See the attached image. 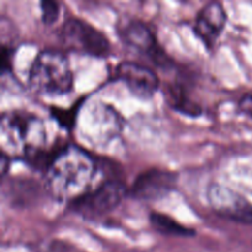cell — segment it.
I'll list each match as a JSON object with an SVG mask.
<instances>
[{
    "label": "cell",
    "mask_w": 252,
    "mask_h": 252,
    "mask_svg": "<svg viewBox=\"0 0 252 252\" xmlns=\"http://www.w3.org/2000/svg\"><path fill=\"white\" fill-rule=\"evenodd\" d=\"M96 174L95 160L76 145L56 152L46 170L49 193L59 201H75L89 191Z\"/></svg>",
    "instance_id": "cell-1"
},
{
    "label": "cell",
    "mask_w": 252,
    "mask_h": 252,
    "mask_svg": "<svg viewBox=\"0 0 252 252\" xmlns=\"http://www.w3.org/2000/svg\"><path fill=\"white\" fill-rule=\"evenodd\" d=\"M1 153L7 157L27 158L46 150V127L36 115L25 111L5 113L0 122Z\"/></svg>",
    "instance_id": "cell-2"
},
{
    "label": "cell",
    "mask_w": 252,
    "mask_h": 252,
    "mask_svg": "<svg viewBox=\"0 0 252 252\" xmlns=\"http://www.w3.org/2000/svg\"><path fill=\"white\" fill-rule=\"evenodd\" d=\"M29 84L42 95H63L73 86V73L62 52L44 49L32 61L29 70Z\"/></svg>",
    "instance_id": "cell-3"
},
{
    "label": "cell",
    "mask_w": 252,
    "mask_h": 252,
    "mask_svg": "<svg viewBox=\"0 0 252 252\" xmlns=\"http://www.w3.org/2000/svg\"><path fill=\"white\" fill-rule=\"evenodd\" d=\"M62 43L70 51L80 52L93 57H106L110 53L107 37L83 19H68L59 33Z\"/></svg>",
    "instance_id": "cell-4"
},
{
    "label": "cell",
    "mask_w": 252,
    "mask_h": 252,
    "mask_svg": "<svg viewBox=\"0 0 252 252\" xmlns=\"http://www.w3.org/2000/svg\"><path fill=\"white\" fill-rule=\"evenodd\" d=\"M126 193L127 189L122 182L108 180L70 202V207L76 214L86 219L100 218L118 207Z\"/></svg>",
    "instance_id": "cell-5"
},
{
    "label": "cell",
    "mask_w": 252,
    "mask_h": 252,
    "mask_svg": "<svg viewBox=\"0 0 252 252\" xmlns=\"http://www.w3.org/2000/svg\"><path fill=\"white\" fill-rule=\"evenodd\" d=\"M120 36L128 47L148 57L155 65L169 68L172 64L171 59L160 47L154 32L145 22L130 20L120 30Z\"/></svg>",
    "instance_id": "cell-6"
},
{
    "label": "cell",
    "mask_w": 252,
    "mask_h": 252,
    "mask_svg": "<svg viewBox=\"0 0 252 252\" xmlns=\"http://www.w3.org/2000/svg\"><path fill=\"white\" fill-rule=\"evenodd\" d=\"M207 198L212 209L223 218L241 224H252V203L230 187L211 185Z\"/></svg>",
    "instance_id": "cell-7"
},
{
    "label": "cell",
    "mask_w": 252,
    "mask_h": 252,
    "mask_svg": "<svg viewBox=\"0 0 252 252\" xmlns=\"http://www.w3.org/2000/svg\"><path fill=\"white\" fill-rule=\"evenodd\" d=\"M177 176L162 169H149L142 172L133 182L130 194L135 199L157 201L172 191L176 186Z\"/></svg>",
    "instance_id": "cell-8"
},
{
    "label": "cell",
    "mask_w": 252,
    "mask_h": 252,
    "mask_svg": "<svg viewBox=\"0 0 252 252\" xmlns=\"http://www.w3.org/2000/svg\"><path fill=\"white\" fill-rule=\"evenodd\" d=\"M116 78L123 81L132 94L142 98H148L159 88V78L148 66L130 61H123L116 65Z\"/></svg>",
    "instance_id": "cell-9"
},
{
    "label": "cell",
    "mask_w": 252,
    "mask_h": 252,
    "mask_svg": "<svg viewBox=\"0 0 252 252\" xmlns=\"http://www.w3.org/2000/svg\"><path fill=\"white\" fill-rule=\"evenodd\" d=\"M226 24V12L218 1L204 5L194 20V32L208 47H213L218 41Z\"/></svg>",
    "instance_id": "cell-10"
},
{
    "label": "cell",
    "mask_w": 252,
    "mask_h": 252,
    "mask_svg": "<svg viewBox=\"0 0 252 252\" xmlns=\"http://www.w3.org/2000/svg\"><path fill=\"white\" fill-rule=\"evenodd\" d=\"M149 219L153 228L159 231L160 234H162V235L176 236V238H189V236H193L194 233H196L193 229L182 225L176 219L167 216V214L152 212Z\"/></svg>",
    "instance_id": "cell-11"
},
{
    "label": "cell",
    "mask_w": 252,
    "mask_h": 252,
    "mask_svg": "<svg viewBox=\"0 0 252 252\" xmlns=\"http://www.w3.org/2000/svg\"><path fill=\"white\" fill-rule=\"evenodd\" d=\"M166 100L171 105V107H174V110L184 115L191 116V117H197L201 115V106L194 102L187 95L185 89H182L180 85L169 86L166 90Z\"/></svg>",
    "instance_id": "cell-12"
},
{
    "label": "cell",
    "mask_w": 252,
    "mask_h": 252,
    "mask_svg": "<svg viewBox=\"0 0 252 252\" xmlns=\"http://www.w3.org/2000/svg\"><path fill=\"white\" fill-rule=\"evenodd\" d=\"M76 107L70 108V110H62V108L52 107L51 113L53 116L54 120L62 126V127L66 128V129H70L74 125H75L76 121Z\"/></svg>",
    "instance_id": "cell-13"
},
{
    "label": "cell",
    "mask_w": 252,
    "mask_h": 252,
    "mask_svg": "<svg viewBox=\"0 0 252 252\" xmlns=\"http://www.w3.org/2000/svg\"><path fill=\"white\" fill-rule=\"evenodd\" d=\"M41 12L42 21L46 25H52L57 21L59 16V4L52 0H43L41 1Z\"/></svg>",
    "instance_id": "cell-14"
},
{
    "label": "cell",
    "mask_w": 252,
    "mask_h": 252,
    "mask_svg": "<svg viewBox=\"0 0 252 252\" xmlns=\"http://www.w3.org/2000/svg\"><path fill=\"white\" fill-rule=\"evenodd\" d=\"M11 61H12V49L7 46H1V53H0V69L1 73L11 71Z\"/></svg>",
    "instance_id": "cell-15"
},
{
    "label": "cell",
    "mask_w": 252,
    "mask_h": 252,
    "mask_svg": "<svg viewBox=\"0 0 252 252\" xmlns=\"http://www.w3.org/2000/svg\"><path fill=\"white\" fill-rule=\"evenodd\" d=\"M239 108L245 113L246 116L252 118V91L246 93L239 101Z\"/></svg>",
    "instance_id": "cell-16"
},
{
    "label": "cell",
    "mask_w": 252,
    "mask_h": 252,
    "mask_svg": "<svg viewBox=\"0 0 252 252\" xmlns=\"http://www.w3.org/2000/svg\"><path fill=\"white\" fill-rule=\"evenodd\" d=\"M7 164H9V157L4 153H1V176L5 177L7 170Z\"/></svg>",
    "instance_id": "cell-17"
}]
</instances>
